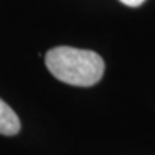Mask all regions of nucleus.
Listing matches in <instances>:
<instances>
[{
    "label": "nucleus",
    "instance_id": "obj_1",
    "mask_svg": "<svg viewBox=\"0 0 155 155\" xmlns=\"http://www.w3.org/2000/svg\"><path fill=\"white\" fill-rule=\"evenodd\" d=\"M45 63L55 79L76 87L95 86L104 73V62L100 54L70 46L49 49Z\"/></svg>",
    "mask_w": 155,
    "mask_h": 155
},
{
    "label": "nucleus",
    "instance_id": "obj_3",
    "mask_svg": "<svg viewBox=\"0 0 155 155\" xmlns=\"http://www.w3.org/2000/svg\"><path fill=\"white\" fill-rule=\"evenodd\" d=\"M120 2L124 3V5H127V6H131V8H136V6H139V5H143L146 0H120Z\"/></svg>",
    "mask_w": 155,
    "mask_h": 155
},
{
    "label": "nucleus",
    "instance_id": "obj_2",
    "mask_svg": "<svg viewBox=\"0 0 155 155\" xmlns=\"http://www.w3.org/2000/svg\"><path fill=\"white\" fill-rule=\"evenodd\" d=\"M21 131V120L15 111L0 98V135L15 136Z\"/></svg>",
    "mask_w": 155,
    "mask_h": 155
}]
</instances>
